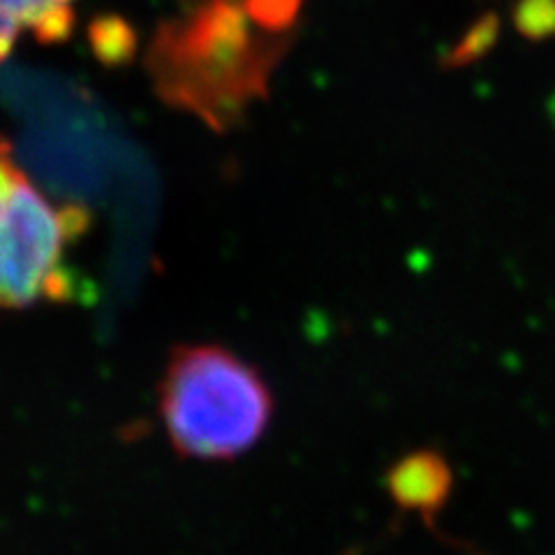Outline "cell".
Here are the masks:
<instances>
[{
    "label": "cell",
    "instance_id": "1",
    "mask_svg": "<svg viewBox=\"0 0 555 555\" xmlns=\"http://www.w3.org/2000/svg\"><path fill=\"white\" fill-rule=\"evenodd\" d=\"M297 35L257 28L241 5L204 3L155 30L146 67L169 107L206 128H238L255 102L267 100L278 65Z\"/></svg>",
    "mask_w": 555,
    "mask_h": 555
},
{
    "label": "cell",
    "instance_id": "2",
    "mask_svg": "<svg viewBox=\"0 0 555 555\" xmlns=\"http://www.w3.org/2000/svg\"><path fill=\"white\" fill-rule=\"evenodd\" d=\"M167 438L190 461H234L264 438L273 393L253 363L220 345H181L158 387Z\"/></svg>",
    "mask_w": 555,
    "mask_h": 555
},
{
    "label": "cell",
    "instance_id": "3",
    "mask_svg": "<svg viewBox=\"0 0 555 555\" xmlns=\"http://www.w3.org/2000/svg\"><path fill=\"white\" fill-rule=\"evenodd\" d=\"M86 228V208L47 197L0 142V310L73 299L69 253Z\"/></svg>",
    "mask_w": 555,
    "mask_h": 555
},
{
    "label": "cell",
    "instance_id": "4",
    "mask_svg": "<svg viewBox=\"0 0 555 555\" xmlns=\"http://www.w3.org/2000/svg\"><path fill=\"white\" fill-rule=\"evenodd\" d=\"M387 491L393 505L420 518H436L454 491L449 461L433 449H416L387 470Z\"/></svg>",
    "mask_w": 555,
    "mask_h": 555
},
{
    "label": "cell",
    "instance_id": "5",
    "mask_svg": "<svg viewBox=\"0 0 555 555\" xmlns=\"http://www.w3.org/2000/svg\"><path fill=\"white\" fill-rule=\"evenodd\" d=\"M73 0H0V61L24 35L40 42L63 40L73 30Z\"/></svg>",
    "mask_w": 555,
    "mask_h": 555
},
{
    "label": "cell",
    "instance_id": "6",
    "mask_svg": "<svg viewBox=\"0 0 555 555\" xmlns=\"http://www.w3.org/2000/svg\"><path fill=\"white\" fill-rule=\"evenodd\" d=\"M502 35V20L498 12H483L463 30L461 38L447 47L440 54L442 69H461L470 67L477 61L486 59L498 47Z\"/></svg>",
    "mask_w": 555,
    "mask_h": 555
},
{
    "label": "cell",
    "instance_id": "7",
    "mask_svg": "<svg viewBox=\"0 0 555 555\" xmlns=\"http://www.w3.org/2000/svg\"><path fill=\"white\" fill-rule=\"evenodd\" d=\"M306 0H243L248 20L273 35H297Z\"/></svg>",
    "mask_w": 555,
    "mask_h": 555
},
{
    "label": "cell",
    "instance_id": "8",
    "mask_svg": "<svg viewBox=\"0 0 555 555\" xmlns=\"http://www.w3.org/2000/svg\"><path fill=\"white\" fill-rule=\"evenodd\" d=\"M514 30L528 42L555 38V0H514L509 10Z\"/></svg>",
    "mask_w": 555,
    "mask_h": 555
},
{
    "label": "cell",
    "instance_id": "9",
    "mask_svg": "<svg viewBox=\"0 0 555 555\" xmlns=\"http://www.w3.org/2000/svg\"><path fill=\"white\" fill-rule=\"evenodd\" d=\"M95 44H98L100 56H104L112 63H120V61H128L134 54L137 38H134V30L126 22L109 20L98 26Z\"/></svg>",
    "mask_w": 555,
    "mask_h": 555
},
{
    "label": "cell",
    "instance_id": "10",
    "mask_svg": "<svg viewBox=\"0 0 555 555\" xmlns=\"http://www.w3.org/2000/svg\"><path fill=\"white\" fill-rule=\"evenodd\" d=\"M183 8H197L204 3H232V5H243V0H181Z\"/></svg>",
    "mask_w": 555,
    "mask_h": 555
},
{
    "label": "cell",
    "instance_id": "11",
    "mask_svg": "<svg viewBox=\"0 0 555 555\" xmlns=\"http://www.w3.org/2000/svg\"><path fill=\"white\" fill-rule=\"evenodd\" d=\"M546 114H548V120H551V126L555 128V93L548 98V102H546Z\"/></svg>",
    "mask_w": 555,
    "mask_h": 555
}]
</instances>
